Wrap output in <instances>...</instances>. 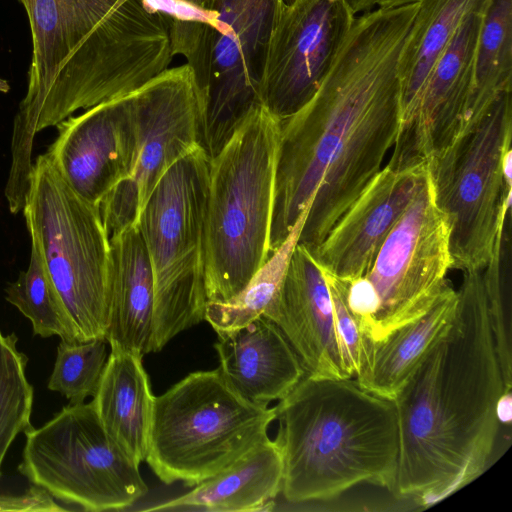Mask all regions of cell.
I'll return each instance as SVG.
<instances>
[{"mask_svg": "<svg viewBox=\"0 0 512 512\" xmlns=\"http://www.w3.org/2000/svg\"><path fill=\"white\" fill-rule=\"evenodd\" d=\"M417 6L356 16L317 91L282 120L270 255L310 204L297 244L311 252L383 168L400 124L399 63Z\"/></svg>", "mask_w": 512, "mask_h": 512, "instance_id": "obj_1", "label": "cell"}, {"mask_svg": "<svg viewBox=\"0 0 512 512\" xmlns=\"http://www.w3.org/2000/svg\"><path fill=\"white\" fill-rule=\"evenodd\" d=\"M283 0H210L217 13L197 84L200 144L210 159L260 103L259 90Z\"/></svg>", "mask_w": 512, "mask_h": 512, "instance_id": "obj_12", "label": "cell"}, {"mask_svg": "<svg viewBox=\"0 0 512 512\" xmlns=\"http://www.w3.org/2000/svg\"><path fill=\"white\" fill-rule=\"evenodd\" d=\"M107 341L61 340L48 388L65 396L70 404L83 403L96 394L108 359Z\"/></svg>", "mask_w": 512, "mask_h": 512, "instance_id": "obj_30", "label": "cell"}, {"mask_svg": "<svg viewBox=\"0 0 512 512\" xmlns=\"http://www.w3.org/2000/svg\"><path fill=\"white\" fill-rule=\"evenodd\" d=\"M487 9L469 14L439 56L425 83L412 123L396 137L387 163L391 169L404 170L429 162L462 132Z\"/></svg>", "mask_w": 512, "mask_h": 512, "instance_id": "obj_16", "label": "cell"}, {"mask_svg": "<svg viewBox=\"0 0 512 512\" xmlns=\"http://www.w3.org/2000/svg\"><path fill=\"white\" fill-rule=\"evenodd\" d=\"M281 122L255 106L210 159L206 211L208 302L237 296L270 257L269 238Z\"/></svg>", "mask_w": 512, "mask_h": 512, "instance_id": "obj_5", "label": "cell"}, {"mask_svg": "<svg viewBox=\"0 0 512 512\" xmlns=\"http://www.w3.org/2000/svg\"><path fill=\"white\" fill-rule=\"evenodd\" d=\"M25 435L18 470L52 497L87 511L125 510L148 491L139 465L107 433L92 401L69 403Z\"/></svg>", "mask_w": 512, "mask_h": 512, "instance_id": "obj_11", "label": "cell"}, {"mask_svg": "<svg viewBox=\"0 0 512 512\" xmlns=\"http://www.w3.org/2000/svg\"><path fill=\"white\" fill-rule=\"evenodd\" d=\"M356 15L346 0H283L261 79V105L284 120L314 95Z\"/></svg>", "mask_w": 512, "mask_h": 512, "instance_id": "obj_14", "label": "cell"}, {"mask_svg": "<svg viewBox=\"0 0 512 512\" xmlns=\"http://www.w3.org/2000/svg\"><path fill=\"white\" fill-rule=\"evenodd\" d=\"M22 211L77 341L105 339L110 242L99 206L77 195L45 153L33 163Z\"/></svg>", "mask_w": 512, "mask_h": 512, "instance_id": "obj_8", "label": "cell"}, {"mask_svg": "<svg viewBox=\"0 0 512 512\" xmlns=\"http://www.w3.org/2000/svg\"><path fill=\"white\" fill-rule=\"evenodd\" d=\"M509 218L482 269L490 326L505 389H512V326Z\"/></svg>", "mask_w": 512, "mask_h": 512, "instance_id": "obj_29", "label": "cell"}, {"mask_svg": "<svg viewBox=\"0 0 512 512\" xmlns=\"http://www.w3.org/2000/svg\"><path fill=\"white\" fill-rule=\"evenodd\" d=\"M275 407L241 397L219 368L188 374L154 396L145 461L165 484L193 487L268 437Z\"/></svg>", "mask_w": 512, "mask_h": 512, "instance_id": "obj_6", "label": "cell"}, {"mask_svg": "<svg viewBox=\"0 0 512 512\" xmlns=\"http://www.w3.org/2000/svg\"><path fill=\"white\" fill-rule=\"evenodd\" d=\"M428 172L429 162L404 170L383 167L310 252L322 270L343 282L364 276Z\"/></svg>", "mask_w": 512, "mask_h": 512, "instance_id": "obj_17", "label": "cell"}, {"mask_svg": "<svg viewBox=\"0 0 512 512\" xmlns=\"http://www.w3.org/2000/svg\"><path fill=\"white\" fill-rule=\"evenodd\" d=\"M511 91L429 161L437 206L450 225L452 268L483 269L511 207Z\"/></svg>", "mask_w": 512, "mask_h": 512, "instance_id": "obj_9", "label": "cell"}, {"mask_svg": "<svg viewBox=\"0 0 512 512\" xmlns=\"http://www.w3.org/2000/svg\"><path fill=\"white\" fill-rule=\"evenodd\" d=\"M136 147L131 173L101 201L109 238L135 225L163 175L200 145V105L188 64L168 68L131 92Z\"/></svg>", "mask_w": 512, "mask_h": 512, "instance_id": "obj_13", "label": "cell"}, {"mask_svg": "<svg viewBox=\"0 0 512 512\" xmlns=\"http://www.w3.org/2000/svg\"><path fill=\"white\" fill-rule=\"evenodd\" d=\"M512 389H504L496 405V415L500 425H511L512 422Z\"/></svg>", "mask_w": 512, "mask_h": 512, "instance_id": "obj_32", "label": "cell"}, {"mask_svg": "<svg viewBox=\"0 0 512 512\" xmlns=\"http://www.w3.org/2000/svg\"><path fill=\"white\" fill-rule=\"evenodd\" d=\"M352 12L357 15L366 11L372 10L377 3V0H346Z\"/></svg>", "mask_w": 512, "mask_h": 512, "instance_id": "obj_33", "label": "cell"}, {"mask_svg": "<svg viewBox=\"0 0 512 512\" xmlns=\"http://www.w3.org/2000/svg\"><path fill=\"white\" fill-rule=\"evenodd\" d=\"M450 327L393 399L399 458L393 493L423 507L479 477L494 452L504 383L482 269L464 271Z\"/></svg>", "mask_w": 512, "mask_h": 512, "instance_id": "obj_2", "label": "cell"}, {"mask_svg": "<svg viewBox=\"0 0 512 512\" xmlns=\"http://www.w3.org/2000/svg\"><path fill=\"white\" fill-rule=\"evenodd\" d=\"M6 300L32 323L33 334L78 342L69 316L44 260L34 244L28 268L5 288Z\"/></svg>", "mask_w": 512, "mask_h": 512, "instance_id": "obj_27", "label": "cell"}, {"mask_svg": "<svg viewBox=\"0 0 512 512\" xmlns=\"http://www.w3.org/2000/svg\"><path fill=\"white\" fill-rule=\"evenodd\" d=\"M185 2H188L190 4H193L195 6H198L203 9H209V2L210 0H184Z\"/></svg>", "mask_w": 512, "mask_h": 512, "instance_id": "obj_34", "label": "cell"}, {"mask_svg": "<svg viewBox=\"0 0 512 512\" xmlns=\"http://www.w3.org/2000/svg\"><path fill=\"white\" fill-rule=\"evenodd\" d=\"M399 63L401 115L397 136L412 123L429 74L452 36L471 13L491 0H418ZM396 136V137H397Z\"/></svg>", "mask_w": 512, "mask_h": 512, "instance_id": "obj_24", "label": "cell"}, {"mask_svg": "<svg viewBox=\"0 0 512 512\" xmlns=\"http://www.w3.org/2000/svg\"><path fill=\"white\" fill-rule=\"evenodd\" d=\"M507 91H512V0H491L479 34L462 132Z\"/></svg>", "mask_w": 512, "mask_h": 512, "instance_id": "obj_25", "label": "cell"}, {"mask_svg": "<svg viewBox=\"0 0 512 512\" xmlns=\"http://www.w3.org/2000/svg\"><path fill=\"white\" fill-rule=\"evenodd\" d=\"M109 321L110 348L140 356L151 353L154 278L145 241L137 224L111 236Z\"/></svg>", "mask_w": 512, "mask_h": 512, "instance_id": "obj_20", "label": "cell"}, {"mask_svg": "<svg viewBox=\"0 0 512 512\" xmlns=\"http://www.w3.org/2000/svg\"><path fill=\"white\" fill-rule=\"evenodd\" d=\"M451 268L450 225L436 204L429 170L368 272L342 281L362 334L378 343L423 316L450 283L446 275Z\"/></svg>", "mask_w": 512, "mask_h": 512, "instance_id": "obj_10", "label": "cell"}, {"mask_svg": "<svg viewBox=\"0 0 512 512\" xmlns=\"http://www.w3.org/2000/svg\"><path fill=\"white\" fill-rule=\"evenodd\" d=\"M209 166L201 145L179 159L157 183L136 223L154 278L151 353L205 320Z\"/></svg>", "mask_w": 512, "mask_h": 512, "instance_id": "obj_7", "label": "cell"}, {"mask_svg": "<svg viewBox=\"0 0 512 512\" xmlns=\"http://www.w3.org/2000/svg\"><path fill=\"white\" fill-rule=\"evenodd\" d=\"M311 204L300 215L284 242L270 255L246 287L227 302H207L205 321L217 334L237 330L264 311L279 291Z\"/></svg>", "mask_w": 512, "mask_h": 512, "instance_id": "obj_26", "label": "cell"}, {"mask_svg": "<svg viewBox=\"0 0 512 512\" xmlns=\"http://www.w3.org/2000/svg\"><path fill=\"white\" fill-rule=\"evenodd\" d=\"M32 54L15 115L9 176L29 178L34 138L78 110L127 95L167 70L169 24L141 0H18Z\"/></svg>", "mask_w": 512, "mask_h": 512, "instance_id": "obj_3", "label": "cell"}, {"mask_svg": "<svg viewBox=\"0 0 512 512\" xmlns=\"http://www.w3.org/2000/svg\"><path fill=\"white\" fill-rule=\"evenodd\" d=\"M9 90H10L9 83L6 80L0 78V92L7 93Z\"/></svg>", "mask_w": 512, "mask_h": 512, "instance_id": "obj_35", "label": "cell"}, {"mask_svg": "<svg viewBox=\"0 0 512 512\" xmlns=\"http://www.w3.org/2000/svg\"><path fill=\"white\" fill-rule=\"evenodd\" d=\"M219 370L244 399L268 406L286 397L306 375L279 327L261 315L232 332L217 334Z\"/></svg>", "mask_w": 512, "mask_h": 512, "instance_id": "obj_19", "label": "cell"}, {"mask_svg": "<svg viewBox=\"0 0 512 512\" xmlns=\"http://www.w3.org/2000/svg\"><path fill=\"white\" fill-rule=\"evenodd\" d=\"M458 293L450 283L432 308L378 343L368 342L366 361L354 380L365 390L393 400L430 348L450 327Z\"/></svg>", "mask_w": 512, "mask_h": 512, "instance_id": "obj_23", "label": "cell"}, {"mask_svg": "<svg viewBox=\"0 0 512 512\" xmlns=\"http://www.w3.org/2000/svg\"><path fill=\"white\" fill-rule=\"evenodd\" d=\"M397 1H400V2H414L416 0H397Z\"/></svg>", "mask_w": 512, "mask_h": 512, "instance_id": "obj_36", "label": "cell"}, {"mask_svg": "<svg viewBox=\"0 0 512 512\" xmlns=\"http://www.w3.org/2000/svg\"><path fill=\"white\" fill-rule=\"evenodd\" d=\"M322 271L331 295L336 334L344 367L350 378H355L364 366L368 339L360 331L347 306L344 283Z\"/></svg>", "mask_w": 512, "mask_h": 512, "instance_id": "obj_31", "label": "cell"}, {"mask_svg": "<svg viewBox=\"0 0 512 512\" xmlns=\"http://www.w3.org/2000/svg\"><path fill=\"white\" fill-rule=\"evenodd\" d=\"M14 333L0 331V476L6 453L21 432L32 428L33 387L26 377L27 356Z\"/></svg>", "mask_w": 512, "mask_h": 512, "instance_id": "obj_28", "label": "cell"}, {"mask_svg": "<svg viewBox=\"0 0 512 512\" xmlns=\"http://www.w3.org/2000/svg\"><path fill=\"white\" fill-rule=\"evenodd\" d=\"M283 458L276 440L265 438L231 465L190 491L146 511H270L281 492Z\"/></svg>", "mask_w": 512, "mask_h": 512, "instance_id": "obj_21", "label": "cell"}, {"mask_svg": "<svg viewBox=\"0 0 512 512\" xmlns=\"http://www.w3.org/2000/svg\"><path fill=\"white\" fill-rule=\"evenodd\" d=\"M275 411L287 501L329 500L361 483L393 492L399 458L393 400L353 378L305 375Z\"/></svg>", "mask_w": 512, "mask_h": 512, "instance_id": "obj_4", "label": "cell"}, {"mask_svg": "<svg viewBox=\"0 0 512 512\" xmlns=\"http://www.w3.org/2000/svg\"><path fill=\"white\" fill-rule=\"evenodd\" d=\"M263 316L282 331L306 376L348 379L335 328L330 291L310 252L296 244L282 285Z\"/></svg>", "mask_w": 512, "mask_h": 512, "instance_id": "obj_18", "label": "cell"}, {"mask_svg": "<svg viewBox=\"0 0 512 512\" xmlns=\"http://www.w3.org/2000/svg\"><path fill=\"white\" fill-rule=\"evenodd\" d=\"M56 127L58 135L46 154L77 195L99 206L132 170L136 147L132 94L101 102Z\"/></svg>", "mask_w": 512, "mask_h": 512, "instance_id": "obj_15", "label": "cell"}, {"mask_svg": "<svg viewBox=\"0 0 512 512\" xmlns=\"http://www.w3.org/2000/svg\"><path fill=\"white\" fill-rule=\"evenodd\" d=\"M92 402L107 433L140 466L148 453L154 402L142 356L111 348Z\"/></svg>", "mask_w": 512, "mask_h": 512, "instance_id": "obj_22", "label": "cell"}]
</instances>
